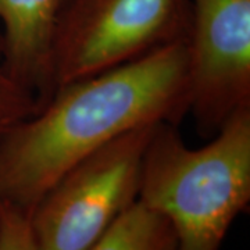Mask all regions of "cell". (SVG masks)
Returning <instances> with one entry per match:
<instances>
[{
  "label": "cell",
  "instance_id": "5",
  "mask_svg": "<svg viewBox=\"0 0 250 250\" xmlns=\"http://www.w3.org/2000/svg\"><path fill=\"white\" fill-rule=\"evenodd\" d=\"M189 113L203 136H214L250 107V0H190Z\"/></svg>",
  "mask_w": 250,
  "mask_h": 250
},
{
  "label": "cell",
  "instance_id": "7",
  "mask_svg": "<svg viewBox=\"0 0 250 250\" xmlns=\"http://www.w3.org/2000/svg\"><path fill=\"white\" fill-rule=\"evenodd\" d=\"M89 250H177L170 220L135 200Z\"/></svg>",
  "mask_w": 250,
  "mask_h": 250
},
{
  "label": "cell",
  "instance_id": "9",
  "mask_svg": "<svg viewBox=\"0 0 250 250\" xmlns=\"http://www.w3.org/2000/svg\"><path fill=\"white\" fill-rule=\"evenodd\" d=\"M0 250H35L28 213L0 206Z\"/></svg>",
  "mask_w": 250,
  "mask_h": 250
},
{
  "label": "cell",
  "instance_id": "3",
  "mask_svg": "<svg viewBox=\"0 0 250 250\" xmlns=\"http://www.w3.org/2000/svg\"><path fill=\"white\" fill-rule=\"evenodd\" d=\"M190 0H64L53 42L56 88L187 42Z\"/></svg>",
  "mask_w": 250,
  "mask_h": 250
},
{
  "label": "cell",
  "instance_id": "8",
  "mask_svg": "<svg viewBox=\"0 0 250 250\" xmlns=\"http://www.w3.org/2000/svg\"><path fill=\"white\" fill-rule=\"evenodd\" d=\"M35 96L14 80L4 65L3 36L0 31V136L39 110Z\"/></svg>",
  "mask_w": 250,
  "mask_h": 250
},
{
  "label": "cell",
  "instance_id": "2",
  "mask_svg": "<svg viewBox=\"0 0 250 250\" xmlns=\"http://www.w3.org/2000/svg\"><path fill=\"white\" fill-rule=\"evenodd\" d=\"M138 200L170 220L177 250H220L250 202V107L236 111L200 149L188 147L177 125H156Z\"/></svg>",
  "mask_w": 250,
  "mask_h": 250
},
{
  "label": "cell",
  "instance_id": "1",
  "mask_svg": "<svg viewBox=\"0 0 250 250\" xmlns=\"http://www.w3.org/2000/svg\"><path fill=\"white\" fill-rule=\"evenodd\" d=\"M189 102L188 41L57 86L34 116L0 136V206L31 215L77 163L136 128L178 125Z\"/></svg>",
  "mask_w": 250,
  "mask_h": 250
},
{
  "label": "cell",
  "instance_id": "4",
  "mask_svg": "<svg viewBox=\"0 0 250 250\" xmlns=\"http://www.w3.org/2000/svg\"><path fill=\"white\" fill-rule=\"evenodd\" d=\"M156 125L118 136L59 178L29 215L35 250H89L104 235L138 199Z\"/></svg>",
  "mask_w": 250,
  "mask_h": 250
},
{
  "label": "cell",
  "instance_id": "6",
  "mask_svg": "<svg viewBox=\"0 0 250 250\" xmlns=\"http://www.w3.org/2000/svg\"><path fill=\"white\" fill-rule=\"evenodd\" d=\"M64 0H0L4 65L42 107L56 90L53 42Z\"/></svg>",
  "mask_w": 250,
  "mask_h": 250
}]
</instances>
